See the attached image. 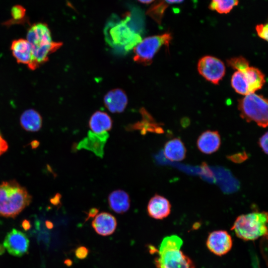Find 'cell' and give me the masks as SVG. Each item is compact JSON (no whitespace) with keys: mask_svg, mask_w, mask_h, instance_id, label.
I'll use <instances>...</instances> for the list:
<instances>
[{"mask_svg":"<svg viewBox=\"0 0 268 268\" xmlns=\"http://www.w3.org/2000/svg\"><path fill=\"white\" fill-rule=\"evenodd\" d=\"M26 39L29 42L33 60L29 68L35 70L47 62L49 55L58 50L63 43L53 41L48 25L42 22L32 24L28 29Z\"/></svg>","mask_w":268,"mask_h":268,"instance_id":"obj_1","label":"cell"},{"mask_svg":"<svg viewBox=\"0 0 268 268\" xmlns=\"http://www.w3.org/2000/svg\"><path fill=\"white\" fill-rule=\"evenodd\" d=\"M107 43L114 48L128 52L134 49L142 40L140 34L131 25V14L124 19L112 15L104 28Z\"/></svg>","mask_w":268,"mask_h":268,"instance_id":"obj_2","label":"cell"},{"mask_svg":"<svg viewBox=\"0 0 268 268\" xmlns=\"http://www.w3.org/2000/svg\"><path fill=\"white\" fill-rule=\"evenodd\" d=\"M183 240L176 235L164 237L159 249L149 248L150 252L157 253L155 259L157 268H195L193 261L181 250Z\"/></svg>","mask_w":268,"mask_h":268,"instance_id":"obj_3","label":"cell"},{"mask_svg":"<svg viewBox=\"0 0 268 268\" xmlns=\"http://www.w3.org/2000/svg\"><path fill=\"white\" fill-rule=\"evenodd\" d=\"M31 196L15 181L0 184V216L14 217L31 202Z\"/></svg>","mask_w":268,"mask_h":268,"instance_id":"obj_4","label":"cell"},{"mask_svg":"<svg viewBox=\"0 0 268 268\" xmlns=\"http://www.w3.org/2000/svg\"><path fill=\"white\" fill-rule=\"evenodd\" d=\"M231 229L244 241H254L268 235V212L254 211L238 216Z\"/></svg>","mask_w":268,"mask_h":268,"instance_id":"obj_5","label":"cell"},{"mask_svg":"<svg viewBox=\"0 0 268 268\" xmlns=\"http://www.w3.org/2000/svg\"><path fill=\"white\" fill-rule=\"evenodd\" d=\"M238 107L240 116L247 122H254L263 128L268 127V99L251 93L239 100Z\"/></svg>","mask_w":268,"mask_h":268,"instance_id":"obj_6","label":"cell"},{"mask_svg":"<svg viewBox=\"0 0 268 268\" xmlns=\"http://www.w3.org/2000/svg\"><path fill=\"white\" fill-rule=\"evenodd\" d=\"M172 39L170 33L144 38L134 48V61L143 65L151 64L155 55L163 46L168 47Z\"/></svg>","mask_w":268,"mask_h":268,"instance_id":"obj_7","label":"cell"},{"mask_svg":"<svg viewBox=\"0 0 268 268\" xmlns=\"http://www.w3.org/2000/svg\"><path fill=\"white\" fill-rule=\"evenodd\" d=\"M197 69L206 80L218 84L225 74V66L220 59L211 56H205L198 61Z\"/></svg>","mask_w":268,"mask_h":268,"instance_id":"obj_8","label":"cell"},{"mask_svg":"<svg viewBox=\"0 0 268 268\" xmlns=\"http://www.w3.org/2000/svg\"><path fill=\"white\" fill-rule=\"evenodd\" d=\"M29 244L27 235L16 229H12L7 233L3 243L4 248L10 255L18 257L27 253Z\"/></svg>","mask_w":268,"mask_h":268,"instance_id":"obj_9","label":"cell"},{"mask_svg":"<svg viewBox=\"0 0 268 268\" xmlns=\"http://www.w3.org/2000/svg\"><path fill=\"white\" fill-rule=\"evenodd\" d=\"M207 249L216 256H221L228 253L232 247L230 235L225 230H215L210 232L206 240Z\"/></svg>","mask_w":268,"mask_h":268,"instance_id":"obj_10","label":"cell"},{"mask_svg":"<svg viewBox=\"0 0 268 268\" xmlns=\"http://www.w3.org/2000/svg\"><path fill=\"white\" fill-rule=\"evenodd\" d=\"M171 205L164 197L155 194L149 200L147 206V213L149 216L161 220L167 217L170 213Z\"/></svg>","mask_w":268,"mask_h":268,"instance_id":"obj_11","label":"cell"},{"mask_svg":"<svg viewBox=\"0 0 268 268\" xmlns=\"http://www.w3.org/2000/svg\"><path fill=\"white\" fill-rule=\"evenodd\" d=\"M221 141L220 135L217 131L207 130L198 138L197 146L202 153L210 154L219 149Z\"/></svg>","mask_w":268,"mask_h":268,"instance_id":"obj_12","label":"cell"},{"mask_svg":"<svg viewBox=\"0 0 268 268\" xmlns=\"http://www.w3.org/2000/svg\"><path fill=\"white\" fill-rule=\"evenodd\" d=\"M12 56L18 64H24L29 68L33 57L31 45L26 39L19 38L13 40L10 46Z\"/></svg>","mask_w":268,"mask_h":268,"instance_id":"obj_13","label":"cell"},{"mask_svg":"<svg viewBox=\"0 0 268 268\" xmlns=\"http://www.w3.org/2000/svg\"><path fill=\"white\" fill-rule=\"evenodd\" d=\"M117 220L110 213L102 212L96 215L92 222V226L98 234L108 236L113 234L117 227Z\"/></svg>","mask_w":268,"mask_h":268,"instance_id":"obj_14","label":"cell"},{"mask_svg":"<svg viewBox=\"0 0 268 268\" xmlns=\"http://www.w3.org/2000/svg\"><path fill=\"white\" fill-rule=\"evenodd\" d=\"M104 103L108 110L113 113H121L126 108L128 98L125 93L120 89L109 91L104 96Z\"/></svg>","mask_w":268,"mask_h":268,"instance_id":"obj_15","label":"cell"},{"mask_svg":"<svg viewBox=\"0 0 268 268\" xmlns=\"http://www.w3.org/2000/svg\"><path fill=\"white\" fill-rule=\"evenodd\" d=\"M108 137L107 132L96 134L89 132L88 134V136L79 143L78 147L90 150L98 156L102 157L103 154L104 144Z\"/></svg>","mask_w":268,"mask_h":268,"instance_id":"obj_16","label":"cell"},{"mask_svg":"<svg viewBox=\"0 0 268 268\" xmlns=\"http://www.w3.org/2000/svg\"><path fill=\"white\" fill-rule=\"evenodd\" d=\"M186 148L179 138H174L167 141L164 146L163 153L165 157L172 161L183 160L186 155Z\"/></svg>","mask_w":268,"mask_h":268,"instance_id":"obj_17","label":"cell"},{"mask_svg":"<svg viewBox=\"0 0 268 268\" xmlns=\"http://www.w3.org/2000/svg\"><path fill=\"white\" fill-rule=\"evenodd\" d=\"M108 201L111 209L117 213H125L130 207L129 195L122 190H117L111 192L108 196Z\"/></svg>","mask_w":268,"mask_h":268,"instance_id":"obj_18","label":"cell"},{"mask_svg":"<svg viewBox=\"0 0 268 268\" xmlns=\"http://www.w3.org/2000/svg\"><path fill=\"white\" fill-rule=\"evenodd\" d=\"M89 127L92 133L96 134H102L111 129L112 121L106 113L96 111L90 117Z\"/></svg>","mask_w":268,"mask_h":268,"instance_id":"obj_19","label":"cell"},{"mask_svg":"<svg viewBox=\"0 0 268 268\" xmlns=\"http://www.w3.org/2000/svg\"><path fill=\"white\" fill-rule=\"evenodd\" d=\"M20 123L25 130L35 132L41 128L42 119L37 111L29 109L24 111L21 114Z\"/></svg>","mask_w":268,"mask_h":268,"instance_id":"obj_20","label":"cell"},{"mask_svg":"<svg viewBox=\"0 0 268 268\" xmlns=\"http://www.w3.org/2000/svg\"><path fill=\"white\" fill-rule=\"evenodd\" d=\"M248 84L251 94L261 89L265 83V75L258 68L249 67L242 71Z\"/></svg>","mask_w":268,"mask_h":268,"instance_id":"obj_21","label":"cell"},{"mask_svg":"<svg viewBox=\"0 0 268 268\" xmlns=\"http://www.w3.org/2000/svg\"><path fill=\"white\" fill-rule=\"evenodd\" d=\"M231 84L234 90L238 93L247 95L251 94L249 85L242 71H236L232 75Z\"/></svg>","mask_w":268,"mask_h":268,"instance_id":"obj_22","label":"cell"},{"mask_svg":"<svg viewBox=\"0 0 268 268\" xmlns=\"http://www.w3.org/2000/svg\"><path fill=\"white\" fill-rule=\"evenodd\" d=\"M168 6L167 2L164 0H157L148 9L146 14L157 23L160 24Z\"/></svg>","mask_w":268,"mask_h":268,"instance_id":"obj_23","label":"cell"},{"mask_svg":"<svg viewBox=\"0 0 268 268\" xmlns=\"http://www.w3.org/2000/svg\"><path fill=\"white\" fill-rule=\"evenodd\" d=\"M238 0H211L209 5L211 10L226 14L238 4Z\"/></svg>","mask_w":268,"mask_h":268,"instance_id":"obj_24","label":"cell"},{"mask_svg":"<svg viewBox=\"0 0 268 268\" xmlns=\"http://www.w3.org/2000/svg\"><path fill=\"white\" fill-rule=\"evenodd\" d=\"M26 10L20 5H16L12 7L11 9V18L7 24L20 23L23 22L25 17Z\"/></svg>","mask_w":268,"mask_h":268,"instance_id":"obj_25","label":"cell"},{"mask_svg":"<svg viewBox=\"0 0 268 268\" xmlns=\"http://www.w3.org/2000/svg\"><path fill=\"white\" fill-rule=\"evenodd\" d=\"M227 62L229 66L237 71H242L249 67L248 61L242 56L231 58Z\"/></svg>","mask_w":268,"mask_h":268,"instance_id":"obj_26","label":"cell"},{"mask_svg":"<svg viewBox=\"0 0 268 268\" xmlns=\"http://www.w3.org/2000/svg\"><path fill=\"white\" fill-rule=\"evenodd\" d=\"M259 246L262 257L268 267V235L261 238Z\"/></svg>","mask_w":268,"mask_h":268,"instance_id":"obj_27","label":"cell"},{"mask_svg":"<svg viewBox=\"0 0 268 268\" xmlns=\"http://www.w3.org/2000/svg\"><path fill=\"white\" fill-rule=\"evenodd\" d=\"M256 29L259 36L268 42V23L258 25Z\"/></svg>","mask_w":268,"mask_h":268,"instance_id":"obj_28","label":"cell"},{"mask_svg":"<svg viewBox=\"0 0 268 268\" xmlns=\"http://www.w3.org/2000/svg\"><path fill=\"white\" fill-rule=\"evenodd\" d=\"M259 144L263 151L268 154V131L259 138Z\"/></svg>","mask_w":268,"mask_h":268,"instance_id":"obj_29","label":"cell"},{"mask_svg":"<svg viewBox=\"0 0 268 268\" xmlns=\"http://www.w3.org/2000/svg\"><path fill=\"white\" fill-rule=\"evenodd\" d=\"M88 254V250L84 246L78 247L75 251V256L79 259H84Z\"/></svg>","mask_w":268,"mask_h":268,"instance_id":"obj_30","label":"cell"},{"mask_svg":"<svg viewBox=\"0 0 268 268\" xmlns=\"http://www.w3.org/2000/svg\"><path fill=\"white\" fill-rule=\"evenodd\" d=\"M7 143L3 138L0 132V156L7 150Z\"/></svg>","mask_w":268,"mask_h":268,"instance_id":"obj_31","label":"cell"},{"mask_svg":"<svg viewBox=\"0 0 268 268\" xmlns=\"http://www.w3.org/2000/svg\"><path fill=\"white\" fill-rule=\"evenodd\" d=\"M22 226L23 228L25 230H28V229L30 228V227H31V225L29 222L28 220H24L22 222Z\"/></svg>","mask_w":268,"mask_h":268,"instance_id":"obj_32","label":"cell"},{"mask_svg":"<svg viewBox=\"0 0 268 268\" xmlns=\"http://www.w3.org/2000/svg\"><path fill=\"white\" fill-rule=\"evenodd\" d=\"M97 212H98V210L96 208H92L90 210L88 213V216L93 217V216L96 214Z\"/></svg>","mask_w":268,"mask_h":268,"instance_id":"obj_33","label":"cell"},{"mask_svg":"<svg viewBox=\"0 0 268 268\" xmlns=\"http://www.w3.org/2000/svg\"><path fill=\"white\" fill-rule=\"evenodd\" d=\"M166 2L168 3H180L182 2L184 0H165Z\"/></svg>","mask_w":268,"mask_h":268,"instance_id":"obj_34","label":"cell"},{"mask_svg":"<svg viewBox=\"0 0 268 268\" xmlns=\"http://www.w3.org/2000/svg\"><path fill=\"white\" fill-rule=\"evenodd\" d=\"M139 2L143 3H150L152 2L154 0H138Z\"/></svg>","mask_w":268,"mask_h":268,"instance_id":"obj_35","label":"cell"},{"mask_svg":"<svg viewBox=\"0 0 268 268\" xmlns=\"http://www.w3.org/2000/svg\"><path fill=\"white\" fill-rule=\"evenodd\" d=\"M4 252V247L3 245L0 244V255L3 254Z\"/></svg>","mask_w":268,"mask_h":268,"instance_id":"obj_36","label":"cell"},{"mask_svg":"<svg viewBox=\"0 0 268 268\" xmlns=\"http://www.w3.org/2000/svg\"><path fill=\"white\" fill-rule=\"evenodd\" d=\"M47 226L48 228H51L52 227V224L51 223L48 222Z\"/></svg>","mask_w":268,"mask_h":268,"instance_id":"obj_37","label":"cell"}]
</instances>
